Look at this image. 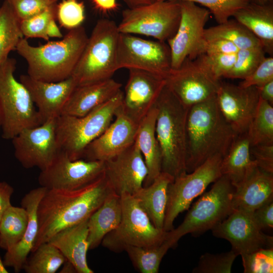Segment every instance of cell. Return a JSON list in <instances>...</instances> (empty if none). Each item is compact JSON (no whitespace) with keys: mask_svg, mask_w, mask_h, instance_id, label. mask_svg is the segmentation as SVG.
Listing matches in <instances>:
<instances>
[{"mask_svg":"<svg viewBox=\"0 0 273 273\" xmlns=\"http://www.w3.org/2000/svg\"><path fill=\"white\" fill-rule=\"evenodd\" d=\"M112 192L105 172L80 189H47L37 209L38 230L31 252L59 231L88 219Z\"/></svg>","mask_w":273,"mask_h":273,"instance_id":"6da1fadb","label":"cell"},{"mask_svg":"<svg viewBox=\"0 0 273 273\" xmlns=\"http://www.w3.org/2000/svg\"><path fill=\"white\" fill-rule=\"evenodd\" d=\"M238 134L221 113L216 96L190 107L187 119L186 172L193 171L215 155L223 157Z\"/></svg>","mask_w":273,"mask_h":273,"instance_id":"7a4b0ae2","label":"cell"},{"mask_svg":"<svg viewBox=\"0 0 273 273\" xmlns=\"http://www.w3.org/2000/svg\"><path fill=\"white\" fill-rule=\"evenodd\" d=\"M88 36L82 25L69 30L61 40L32 46L23 37L16 51L28 64L27 74L36 80L58 82L72 76Z\"/></svg>","mask_w":273,"mask_h":273,"instance_id":"3957f363","label":"cell"},{"mask_svg":"<svg viewBox=\"0 0 273 273\" xmlns=\"http://www.w3.org/2000/svg\"><path fill=\"white\" fill-rule=\"evenodd\" d=\"M155 106V132L162 156V171L174 178L186 171L187 119L186 107L166 85Z\"/></svg>","mask_w":273,"mask_h":273,"instance_id":"277c9868","label":"cell"},{"mask_svg":"<svg viewBox=\"0 0 273 273\" xmlns=\"http://www.w3.org/2000/svg\"><path fill=\"white\" fill-rule=\"evenodd\" d=\"M123 96L120 90L110 100L82 116L61 114L58 117L56 131L59 150L71 160L82 159L86 147L112 122Z\"/></svg>","mask_w":273,"mask_h":273,"instance_id":"5b68a950","label":"cell"},{"mask_svg":"<svg viewBox=\"0 0 273 273\" xmlns=\"http://www.w3.org/2000/svg\"><path fill=\"white\" fill-rule=\"evenodd\" d=\"M118 25L108 19L95 25L72 76L77 85L112 78L118 70Z\"/></svg>","mask_w":273,"mask_h":273,"instance_id":"8992f818","label":"cell"},{"mask_svg":"<svg viewBox=\"0 0 273 273\" xmlns=\"http://www.w3.org/2000/svg\"><path fill=\"white\" fill-rule=\"evenodd\" d=\"M16 67V60L9 57L0 65L1 130L6 140L42 123L28 91L15 77Z\"/></svg>","mask_w":273,"mask_h":273,"instance_id":"52a82bcc","label":"cell"},{"mask_svg":"<svg viewBox=\"0 0 273 273\" xmlns=\"http://www.w3.org/2000/svg\"><path fill=\"white\" fill-rule=\"evenodd\" d=\"M235 188L229 179L221 175L190 208L181 223L167 232L166 240L175 246L184 236H199L225 219L234 211Z\"/></svg>","mask_w":273,"mask_h":273,"instance_id":"ba28073f","label":"cell"},{"mask_svg":"<svg viewBox=\"0 0 273 273\" xmlns=\"http://www.w3.org/2000/svg\"><path fill=\"white\" fill-rule=\"evenodd\" d=\"M120 197L121 220L117 228L103 239L104 247L120 252L128 246L150 247L166 240L167 232L154 225L133 195L123 194Z\"/></svg>","mask_w":273,"mask_h":273,"instance_id":"9c48e42d","label":"cell"},{"mask_svg":"<svg viewBox=\"0 0 273 273\" xmlns=\"http://www.w3.org/2000/svg\"><path fill=\"white\" fill-rule=\"evenodd\" d=\"M180 17L179 2L158 1L124 10L118 29L121 33L143 35L166 42L175 34Z\"/></svg>","mask_w":273,"mask_h":273,"instance_id":"30bf717a","label":"cell"},{"mask_svg":"<svg viewBox=\"0 0 273 273\" xmlns=\"http://www.w3.org/2000/svg\"><path fill=\"white\" fill-rule=\"evenodd\" d=\"M164 79L166 86L188 108L216 96L221 83L212 73L205 54L171 68Z\"/></svg>","mask_w":273,"mask_h":273,"instance_id":"8fae6325","label":"cell"},{"mask_svg":"<svg viewBox=\"0 0 273 273\" xmlns=\"http://www.w3.org/2000/svg\"><path fill=\"white\" fill-rule=\"evenodd\" d=\"M222 157L217 155L207 159L193 171L181 172L169 184L164 231L172 230L174 221L179 213L188 210L193 200L222 175L220 166Z\"/></svg>","mask_w":273,"mask_h":273,"instance_id":"7c38bea8","label":"cell"},{"mask_svg":"<svg viewBox=\"0 0 273 273\" xmlns=\"http://www.w3.org/2000/svg\"><path fill=\"white\" fill-rule=\"evenodd\" d=\"M181 17L174 35L167 40L171 54V68H178L187 59H194L205 53L207 41L205 26L209 11L190 1L179 2Z\"/></svg>","mask_w":273,"mask_h":273,"instance_id":"4fadbf2b","label":"cell"},{"mask_svg":"<svg viewBox=\"0 0 273 273\" xmlns=\"http://www.w3.org/2000/svg\"><path fill=\"white\" fill-rule=\"evenodd\" d=\"M117 67L146 71L164 78L171 68V54L166 42L145 39L120 33Z\"/></svg>","mask_w":273,"mask_h":273,"instance_id":"5bb4252c","label":"cell"},{"mask_svg":"<svg viewBox=\"0 0 273 273\" xmlns=\"http://www.w3.org/2000/svg\"><path fill=\"white\" fill-rule=\"evenodd\" d=\"M105 168L104 161L84 159L72 160L59 150L50 166L40 171L38 181L40 186L47 189L74 190L100 177Z\"/></svg>","mask_w":273,"mask_h":273,"instance_id":"9a60e30c","label":"cell"},{"mask_svg":"<svg viewBox=\"0 0 273 273\" xmlns=\"http://www.w3.org/2000/svg\"><path fill=\"white\" fill-rule=\"evenodd\" d=\"M56 119L22 130L11 140L16 159L27 169L48 167L59 151L56 138Z\"/></svg>","mask_w":273,"mask_h":273,"instance_id":"2e32d148","label":"cell"},{"mask_svg":"<svg viewBox=\"0 0 273 273\" xmlns=\"http://www.w3.org/2000/svg\"><path fill=\"white\" fill-rule=\"evenodd\" d=\"M211 231L214 236L228 240L239 255L273 246L272 237L263 232L251 212L243 210H234Z\"/></svg>","mask_w":273,"mask_h":273,"instance_id":"e0dca14e","label":"cell"},{"mask_svg":"<svg viewBox=\"0 0 273 273\" xmlns=\"http://www.w3.org/2000/svg\"><path fill=\"white\" fill-rule=\"evenodd\" d=\"M119 110L138 125L155 106L165 85L164 78L155 74L129 69Z\"/></svg>","mask_w":273,"mask_h":273,"instance_id":"ac0fdd59","label":"cell"},{"mask_svg":"<svg viewBox=\"0 0 273 273\" xmlns=\"http://www.w3.org/2000/svg\"><path fill=\"white\" fill-rule=\"evenodd\" d=\"M105 162L106 178L117 195H134L143 187L148 170L136 141L121 153Z\"/></svg>","mask_w":273,"mask_h":273,"instance_id":"d6986e66","label":"cell"},{"mask_svg":"<svg viewBox=\"0 0 273 273\" xmlns=\"http://www.w3.org/2000/svg\"><path fill=\"white\" fill-rule=\"evenodd\" d=\"M216 97L221 113L234 131L238 134L246 132L259 101L258 87L221 81Z\"/></svg>","mask_w":273,"mask_h":273,"instance_id":"ffe728a7","label":"cell"},{"mask_svg":"<svg viewBox=\"0 0 273 273\" xmlns=\"http://www.w3.org/2000/svg\"><path fill=\"white\" fill-rule=\"evenodd\" d=\"M138 125L118 108L114 121L86 147L82 159L106 162L117 156L134 143Z\"/></svg>","mask_w":273,"mask_h":273,"instance_id":"44dd1931","label":"cell"},{"mask_svg":"<svg viewBox=\"0 0 273 273\" xmlns=\"http://www.w3.org/2000/svg\"><path fill=\"white\" fill-rule=\"evenodd\" d=\"M19 81L28 91L42 123L61 115L65 104L77 86L72 76L53 82L36 80L28 74H23Z\"/></svg>","mask_w":273,"mask_h":273,"instance_id":"7402d4cb","label":"cell"},{"mask_svg":"<svg viewBox=\"0 0 273 273\" xmlns=\"http://www.w3.org/2000/svg\"><path fill=\"white\" fill-rule=\"evenodd\" d=\"M46 190V188L40 186L30 191L21 200V206L28 213L27 227L22 239L6 251L3 260L5 266L12 268L15 272H19L23 269L33 249L38 230L37 209Z\"/></svg>","mask_w":273,"mask_h":273,"instance_id":"603a6c76","label":"cell"},{"mask_svg":"<svg viewBox=\"0 0 273 273\" xmlns=\"http://www.w3.org/2000/svg\"><path fill=\"white\" fill-rule=\"evenodd\" d=\"M234 188L232 198L234 210L252 212L273 199V173L257 166Z\"/></svg>","mask_w":273,"mask_h":273,"instance_id":"cb8c5ba5","label":"cell"},{"mask_svg":"<svg viewBox=\"0 0 273 273\" xmlns=\"http://www.w3.org/2000/svg\"><path fill=\"white\" fill-rule=\"evenodd\" d=\"M122 84L111 78L77 85L65 104L62 114L82 116L115 96Z\"/></svg>","mask_w":273,"mask_h":273,"instance_id":"d4e9b609","label":"cell"},{"mask_svg":"<svg viewBox=\"0 0 273 273\" xmlns=\"http://www.w3.org/2000/svg\"><path fill=\"white\" fill-rule=\"evenodd\" d=\"M88 219L56 234L49 242L56 246L78 273H93L87 264Z\"/></svg>","mask_w":273,"mask_h":273,"instance_id":"484cf974","label":"cell"},{"mask_svg":"<svg viewBox=\"0 0 273 273\" xmlns=\"http://www.w3.org/2000/svg\"><path fill=\"white\" fill-rule=\"evenodd\" d=\"M259 40L265 53L273 55V3L259 5L249 3L233 15Z\"/></svg>","mask_w":273,"mask_h":273,"instance_id":"4316f807","label":"cell"},{"mask_svg":"<svg viewBox=\"0 0 273 273\" xmlns=\"http://www.w3.org/2000/svg\"><path fill=\"white\" fill-rule=\"evenodd\" d=\"M157 109L155 106L138 125L135 141L148 170L143 186L150 185L162 171V156L155 126Z\"/></svg>","mask_w":273,"mask_h":273,"instance_id":"83f0119b","label":"cell"},{"mask_svg":"<svg viewBox=\"0 0 273 273\" xmlns=\"http://www.w3.org/2000/svg\"><path fill=\"white\" fill-rule=\"evenodd\" d=\"M174 177L161 171L148 186H143L133 195L154 225L163 230L167 203V190Z\"/></svg>","mask_w":273,"mask_h":273,"instance_id":"f1b7e54d","label":"cell"},{"mask_svg":"<svg viewBox=\"0 0 273 273\" xmlns=\"http://www.w3.org/2000/svg\"><path fill=\"white\" fill-rule=\"evenodd\" d=\"M251 144L247 131L237 135L222 157L220 170L234 187L243 181L257 166L251 158Z\"/></svg>","mask_w":273,"mask_h":273,"instance_id":"f546056e","label":"cell"},{"mask_svg":"<svg viewBox=\"0 0 273 273\" xmlns=\"http://www.w3.org/2000/svg\"><path fill=\"white\" fill-rule=\"evenodd\" d=\"M121 217V197L112 192L88 218L89 249L98 247L105 236L117 228Z\"/></svg>","mask_w":273,"mask_h":273,"instance_id":"4dcf8cb0","label":"cell"},{"mask_svg":"<svg viewBox=\"0 0 273 273\" xmlns=\"http://www.w3.org/2000/svg\"><path fill=\"white\" fill-rule=\"evenodd\" d=\"M204 36L207 41L219 39L227 40L239 50L262 47L257 37L235 19H229L224 23L205 28Z\"/></svg>","mask_w":273,"mask_h":273,"instance_id":"1f68e13d","label":"cell"},{"mask_svg":"<svg viewBox=\"0 0 273 273\" xmlns=\"http://www.w3.org/2000/svg\"><path fill=\"white\" fill-rule=\"evenodd\" d=\"M28 224V213L23 207L11 205L0 221V248L7 251L23 238Z\"/></svg>","mask_w":273,"mask_h":273,"instance_id":"d6a6232c","label":"cell"},{"mask_svg":"<svg viewBox=\"0 0 273 273\" xmlns=\"http://www.w3.org/2000/svg\"><path fill=\"white\" fill-rule=\"evenodd\" d=\"M57 4L52 5L39 14L20 21V28L25 38H39L49 41L50 37L62 38L57 26Z\"/></svg>","mask_w":273,"mask_h":273,"instance_id":"836d02e7","label":"cell"},{"mask_svg":"<svg viewBox=\"0 0 273 273\" xmlns=\"http://www.w3.org/2000/svg\"><path fill=\"white\" fill-rule=\"evenodd\" d=\"M24 37L20 20L9 3L5 0L0 7V65L16 51L19 41Z\"/></svg>","mask_w":273,"mask_h":273,"instance_id":"e575fe53","label":"cell"},{"mask_svg":"<svg viewBox=\"0 0 273 273\" xmlns=\"http://www.w3.org/2000/svg\"><path fill=\"white\" fill-rule=\"evenodd\" d=\"M23 269L26 273H55L66 260L61 252L49 242L31 252Z\"/></svg>","mask_w":273,"mask_h":273,"instance_id":"d590c367","label":"cell"},{"mask_svg":"<svg viewBox=\"0 0 273 273\" xmlns=\"http://www.w3.org/2000/svg\"><path fill=\"white\" fill-rule=\"evenodd\" d=\"M247 133L251 146L273 143V106L260 98Z\"/></svg>","mask_w":273,"mask_h":273,"instance_id":"8d00e7d4","label":"cell"},{"mask_svg":"<svg viewBox=\"0 0 273 273\" xmlns=\"http://www.w3.org/2000/svg\"><path fill=\"white\" fill-rule=\"evenodd\" d=\"M172 248L166 239L150 247L128 246L125 249L133 266L141 273H158L162 258Z\"/></svg>","mask_w":273,"mask_h":273,"instance_id":"74e56055","label":"cell"},{"mask_svg":"<svg viewBox=\"0 0 273 273\" xmlns=\"http://www.w3.org/2000/svg\"><path fill=\"white\" fill-rule=\"evenodd\" d=\"M265 54L262 47L239 50L235 64L224 77L244 79L256 69L265 57Z\"/></svg>","mask_w":273,"mask_h":273,"instance_id":"f35d334b","label":"cell"},{"mask_svg":"<svg viewBox=\"0 0 273 273\" xmlns=\"http://www.w3.org/2000/svg\"><path fill=\"white\" fill-rule=\"evenodd\" d=\"M239 255L233 250L219 254L206 253L202 255L193 273H230Z\"/></svg>","mask_w":273,"mask_h":273,"instance_id":"ab89813d","label":"cell"},{"mask_svg":"<svg viewBox=\"0 0 273 273\" xmlns=\"http://www.w3.org/2000/svg\"><path fill=\"white\" fill-rule=\"evenodd\" d=\"M190 1L198 3L208 9L218 24L228 21L239 9L248 3V0H159Z\"/></svg>","mask_w":273,"mask_h":273,"instance_id":"60d3db41","label":"cell"},{"mask_svg":"<svg viewBox=\"0 0 273 273\" xmlns=\"http://www.w3.org/2000/svg\"><path fill=\"white\" fill-rule=\"evenodd\" d=\"M85 19L84 5L77 0H63L57 6V19L69 30L81 25Z\"/></svg>","mask_w":273,"mask_h":273,"instance_id":"b9f144b4","label":"cell"},{"mask_svg":"<svg viewBox=\"0 0 273 273\" xmlns=\"http://www.w3.org/2000/svg\"><path fill=\"white\" fill-rule=\"evenodd\" d=\"M241 257L244 273L273 272V247L260 248Z\"/></svg>","mask_w":273,"mask_h":273,"instance_id":"7bdbcfd3","label":"cell"},{"mask_svg":"<svg viewBox=\"0 0 273 273\" xmlns=\"http://www.w3.org/2000/svg\"><path fill=\"white\" fill-rule=\"evenodd\" d=\"M20 21L28 19L57 4L58 0H6Z\"/></svg>","mask_w":273,"mask_h":273,"instance_id":"ee69618b","label":"cell"},{"mask_svg":"<svg viewBox=\"0 0 273 273\" xmlns=\"http://www.w3.org/2000/svg\"><path fill=\"white\" fill-rule=\"evenodd\" d=\"M273 80V57H265L256 69L238 84L241 87H260Z\"/></svg>","mask_w":273,"mask_h":273,"instance_id":"f6af8a7d","label":"cell"},{"mask_svg":"<svg viewBox=\"0 0 273 273\" xmlns=\"http://www.w3.org/2000/svg\"><path fill=\"white\" fill-rule=\"evenodd\" d=\"M207 62L215 77H224L235 63L237 54H206Z\"/></svg>","mask_w":273,"mask_h":273,"instance_id":"bcb514c9","label":"cell"},{"mask_svg":"<svg viewBox=\"0 0 273 273\" xmlns=\"http://www.w3.org/2000/svg\"><path fill=\"white\" fill-rule=\"evenodd\" d=\"M250 152L259 168L273 173V143L251 146Z\"/></svg>","mask_w":273,"mask_h":273,"instance_id":"7dc6e473","label":"cell"},{"mask_svg":"<svg viewBox=\"0 0 273 273\" xmlns=\"http://www.w3.org/2000/svg\"><path fill=\"white\" fill-rule=\"evenodd\" d=\"M251 213L255 222L262 231L272 229L273 199Z\"/></svg>","mask_w":273,"mask_h":273,"instance_id":"c3c4849f","label":"cell"},{"mask_svg":"<svg viewBox=\"0 0 273 273\" xmlns=\"http://www.w3.org/2000/svg\"><path fill=\"white\" fill-rule=\"evenodd\" d=\"M239 49L232 42L225 39L207 41L206 54H237Z\"/></svg>","mask_w":273,"mask_h":273,"instance_id":"681fc988","label":"cell"},{"mask_svg":"<svg viewBox=\"0 0 273 273\" xmlns=\"http://www.w3.org/2000/svg\"><path fill=\"white\" fill-rule=\"evenodd\" d=\"M14 192V188L9 184L0 181V221L6 209L12 205L11 199Z\"/></svg>","mask_w":273,"mask_h":273,"instance_id":"f907efd6","label":"cell"},{"mask_svg":"<svg viewBox=\"0 0 273 273\" xmlns=\"http://www.w3.org/2000/svg\"><path fill=\"white\" fill-rule=\"evenodd\" d=\"M257 87L260 98L273 106V80Z\"/></svg>","mask_w":273,"mask_h":273,"instance_id":"816d5d0a","label":"cell"},{"mask_svg":"<svg viewBox=\"0 0 273 273\" xmlns=\"http://www.w3.org/2000/svg\"><path fill=\"white\" fill-rule=\"evenodd\" d=\"M96 7L102 12H109L118 7L116 0H93Z\"/></svg>","mask_w":273,"mask_h":273,"instance_id":"f5cc1de1","label":"cell"},{"mask_svg":"<svg viewBox=\"0 0 273 273\" xmlns=\"http://www.w3.org/2000/svg\"><path fill=\"white\" fill-rule=\"evenodd\" d=\"M158 1L159 0H123L129 8L150 5Z\"/></svg>","mask_w":273,"mask_h":273,"instance_id":"db71d44e","label":"cell"},{"mask_svg":"<svg viewBox=\"0 0 273 273\" xmlns=\"http://www.w3.org/2000/svg\"><path fill=\"white\" fill-rule=\"evenodd\" d=\"M60 272L73 273L77 272L72 264L66 260L62 265V267Z\"/></svg>","mask_w":273,"mask_h":273,"instance_id":"11a10c76","label":"cell"},{"mask_svg":"<svg viewBox=\"0 0 273 273\" xmlns=\"http://www.w3.org/2000/svg\"><path fill=\"white\" fill-rule=\"evenodd\" d=\"M249 3L259 5H266L273 3V0H248Z\"/></svg>","mask_w":273,"mask_h":273,"instance_id":"9f6ffc18","label":"cell"},{"mask_svg":"<svg viewBox=\"0 0 273 273\" xmlns=\"http://www.w3.org/2000/svg\"><path fill=\"white\" fill-rule=\"evenodd\" d=\"M8 271L7 269V267L4 263L3 260L2 259L0 256V273H8Z\"/></svg>","mask_w":273,"mask_h":273,"instance_id":"6f0895ef","label":"cell"},{"mask_svg":"<svg viewBox=\"0 0 273 273\" xmlns=\"http://www.w3.org/2000/svg\"><path fill=\"white\" fill-rule=\"evenodd\" d=\"M1 128H2V121H1V116H0V130H1Z\"/></svg>","mask_w":273,"mask_h":273,"instance_id":"680465c9","label":"cell"}]
</instances>
